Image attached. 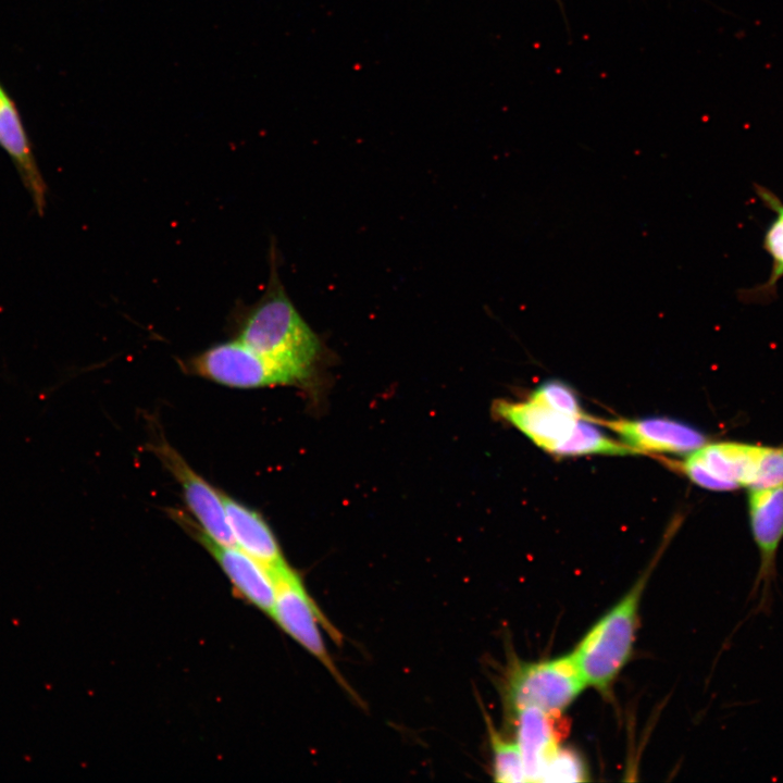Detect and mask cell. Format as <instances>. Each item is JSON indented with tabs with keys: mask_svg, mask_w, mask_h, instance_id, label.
I'll return each mask as SVG.
<instances>
[{
	"mask_svg": "<svg viewBox=\"0 0 783 783\" xmlns=\"http://www.w3.org/2000/svg\"><path fill=\"white\" fill-rule=\"evenodd\" d=\"M589 419L618 434L636 453H689L707 443L698 428L671 418Z\"/></svg>",
	"mask_w": 783,
	"mask_h": 783,
	"instance_id": "cell-10",
	"label": "cell"
},
{
	"mask_svg": "<svg viewBox=\"0 0 783 783\" xmlns=\"http://www.w3.org/2000/svg\"><path fill=\"white\" fill-rule=\"evenodd\" d=\"M624 456L636 453L634 449L606 435L597 423L586 418L580 419L570 438L559 449L557 456L583 455Z\"/></svg>",
	"mask_w": 783,
	"mask_h": 783,
	"instance_id": "cell-15",
	"label": "cell"
},
{
	"mask_svg": "<svg viewBox=\"0 0 783 783\" xmlns=\"http://www.w3.org/2000/svg\"><path fill=\"white\" fill-rule=\"evenodd\" d=\"M747 512L759 567L748 594V601H755V605L739 625L753 616H769L772 610L773 587L778 579L776 558L783 540V484L748 488Z\"/></svg>",
	"mask_w": 783,
	"mask_h": 783,
	"instance_id": "cell-4",
	"label": "cell"
},
{
	"mask_svg": "<svg viewBox=\"0 0 783 783\" xmlns=\"http://www.w3.org/2000/svg\"><path fill=\"white\" fill-rule=\"evenodd\" d=\"M237 339L299 383L309 376L321 351L318 336L287 297L274 265L264 294L241 319Z\"/></svg>",
	"mask_w": 783,
	"mask_h": 783,
	"instance_id": "cell-1",
	"label": "cell"
},
{
	"mask_svg": "<svg viewBox=\"0 0 783 783\" xmlns=\"http://www.w3.org/2000/svg\"><path fill=\"white\" fill-rule=\"evenodd\" d=\"M515 742L522 756L526 782H538L547 760L569 731L562 713L526 707L512 714Z\"/></svg>",
	"mask_w": 783,
	"mask_h": 783,
	"instance_id": "cell-12",
	"label": "cell"
},
{
	"mask_svg": "<svg viewBox=\"0 0 783 783\" xmlns=\"http://www.w3.org/2000/svg\"><path fill=\"white\" fill-rule=\"evenodd\" d=\"M186 366L194 374L235 388L290 385L297 378L249 348L239 339L216 344L191 358Z\"/></svg>",
	"mask_w": 783,
	"mask_h": 783,
	"instance_id": "cell-7",
	"label": "cell"
},
{
	"mask_svg": "<svg viewBox=\"0 0 783 783\" xmlns=\"http://www.w3.org/2000/svg\"><path fill=\"white\" fill-rule=\"evenodd\" d=\"M488 722L489 742L493 756V774L497 782H526L524 766L517 742L506 739Z\"/></svg>",
	"mask_w": 783,
	"mask_h": 783,
	"instance_id": "cell-16",
	"label": "cell"
},
{
	"mask_svg": "<svg viewBox=\"0 0 783 783\" xmlns=\"http://www.w3.org/2000/svg\"><path fill=\"white\" fill-rule=\"evenodd\" d=\"M767 446L741 443H706L674 468L699 487L730 492L758 485Z\"/></svg>",
	"mask_w": 783,
	"mask_h": 783,
	"instance_id": "cell-5",
	"label": "cell"
},
{
	"mask_svg": "<svg viewBox=\"0 0 783 783\" xmlns=\"http://www.w3.org/2000/svg\"><path fill=\"white\" fill-rule=\"evenodd\" d=\"M152 451L179 483L185 502L201 525L200 529L219 544L236 546L221 492L196 473L166 442H157Z\"/></svg>",
	"mask_w": 783,
	"mask_h": 783,
	"instance_id": "cell-8",
	"label": "cell"
},
{
	"mask_svg": "<svg viewBox=\"0 0 783 783\" xmlns=\"http://www.w3.org/2000/svg\"><path fill=\"white\" fill-rule=\"evenodd\" d=\"M754 187L763 206L775 213V219L768 225L762 241L763 249L771 258L772 266L763 284L742 289L739 297L746 302L765 303L774 298L778 283L783 277V202L769 188L759 184H755Z\"/></svg>",
	"mask_w": 783,
	"mask_h": 783,
	"instance_id": "cell-14",
	"label": "cell"
},
{
	"mask_svg": "<svg viewBox=\"0 0 783 783\" xmlns=\"http://www.w3.org/2000/svg\"><path fill=\"white\" fill-rule=\"evenodd\" d=\"M12 101V98L7 94L4 88L0 85V110L3 109L7 103Z\"/></svg>",
	"mask_w": 783,
	"mask_h": 783,
	"instance_id": "cell-19",
	"label": "cell"
},
{
	"mask_svg": "<svg viewBox=\"0 0 783 783\" xmlns=\"http://www.w3.org/2000/svg\"><path fill=\"white\" fill-rule=\"evenodd\" d=\"M652 566L585 633L571 656L586 684L608 692L629 662L638 627L641 599Z\"/></svg>",
	"mask_w": 783,
	"mask_h": 783,
	"instance_id": "cell-2",
	"label": "cell"
},
{
	"mask_svg": "<svg viewBox=\"0 0 783 783\" xmlns=\"http://www.w3.org/2000/svg\"><path fill=\"white\" fill-rule=\"evenodd\" d=\"M587 780L588 771L579 753L559 746L544 766L538 782H583Z\"/></svg>",
	"mask_w": 783,
	"mask_h": 783,
	"instance_id": "cell-17",
	"label": "cell"
},
{
	"mask_svg": "<svg viewBox=\"0 0 783 783\" xmlns=\"http://www.w3.org/2000/svg\"><path fill=\"white\" fill-rule=\"evenodd\" d=\"M586 687L571 656L515 661L506 679L505 696L511 713L526 707L562 713Z\"/></svg>",
	"mask_w": 783,
	"mask_h": 783,
	"instance_id": "cell-3",
	"label": "cell"
},
{
	"mask_svg": "<svg viewBox=\"0 0 783 783\" xmlns=\"http://www.w3.org/2000/svg\"><path fill=\"white\" fill-rule=\"evenodd\" d=\"M530 397L573 418L582 419L587 417L582 410L575 393L566 383L559 381L545 382Z\"/></svg>",
	"mask_w": 783,
	"mask_h": 783,
	"instance_id": "cell-18",
	"label": "cell"
},
{
	"mask_svg": "<svg viewBox=\"0 0 783 783\" xmlns=\"http://www.w3.org/2000/svg\"><path fill=\"white\" fill-rule=\"evenodd\" d=\"M493 410L536 446L556 456L580 420L531 397L524 401L497 400Z\"/></svg>",
	"mask_w": 783,
	"mask_h": 783,
	"instance_id": "cell-11",
	"label": "cell"
},
{
	"mask_svg": "<svg viewBox=\"0 0 783 783\" xmlns=\"http://www.w3.org/2000/svg\"><path fill=\"white\" fill-rule=\"evenodd\" d=\"M235 544L271 573L287 566L272 530L260 513L222 493Z\"/></svg>",
	"mask_w": 783,
	"mask_h": 783,
	"instance_id": "cell-13",
	"label": "cell"
},
{
	"mask_svg": "<svg viewBox=\"0 0 783 783\" xmlns=\"http://www.w3.org/2000/svg\"><path fill=\"white\" fill-rule=\"evenodd\" d=\"M174 518L211 554L233 584L235 592L245 600L271 616L275 600V583L271 572L259 561L237 546L214 542L183 513Z\"/></svg>",
	"mask_w": 783,
	"mask_h": 783,
	"instance_id": "cell-9",
	"label": "cell"
},
{
	"mask_svg": "<svg viewBox=\"0 0 783 783\" xmlns=\"http://www.w3.org/2000/svg\"><path fill=\"white\" fill-rule=\"evenodd\" d=\"M275 583V600L271 617L291 638L314 656L332 675L351 692L331 658L320 625L330 632V626L321 610L309 596L302 580L288 564L272 572Z\"/></svg>",
	"mask_w": 783,
	"mask_h": 783,
	"instance_id": "cell-6",
	"label": "cell"
}]
</instances>
